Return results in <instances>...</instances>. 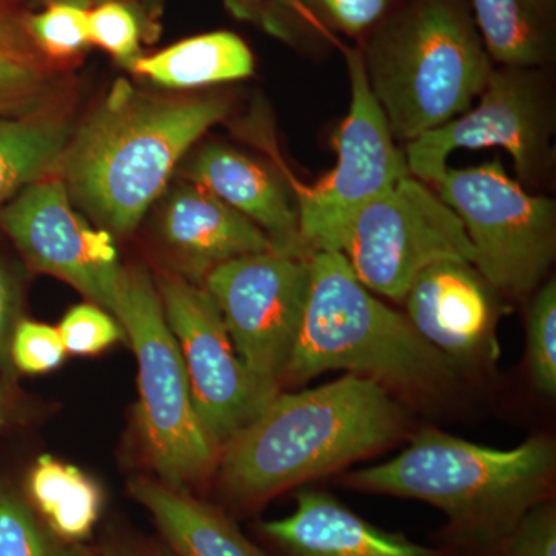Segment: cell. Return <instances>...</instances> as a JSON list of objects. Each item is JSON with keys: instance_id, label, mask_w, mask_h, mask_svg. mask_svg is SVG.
Returning a JSON list of instances; mask_svg holds the SVG:
<instances>
[{"instance_id": "cell-30", "label": "cell", "mask_w": 556, "mask_h": 556, "mask_svg": "<svg viewBox=\"0 0 556 556\" xmlns=\"http://www.w3.org/2000/svg\"><path fill=\"white\" fill-rule=\"evenodd\" d=\"M497 556H556V504L552 497L526 511Z\"/></svg>"}, {"instance_id": "cell-3", "label": "cell", "mask_w": 556, "mask_h": 556, "mask_svg": "<svg viewBox=\"0 0 556 556\" xmlns=\"http://www.w3.org/2000/svg\"><path fill=\"white\" fill-rule=\"evenodd\" d=\"M228 113L223 98L156 100L116 84L70 139L61 160L65 188L102 225L130 232L182 155Z\"/></svg>"}, {"instance_id": "cell-15", "label": "cell", "mask_w": 556, "mask_h": 556, "mask_svg": "<svg viewBox=\"0 0 556 556\" xmlns=\"http://www.w3.org/2000/svg\"><path fill=\"white\" fill-rule=\"evenodd\" d=\"M258 532L276 556H455L380 529L320 490L299 492L294 511L262 522Z\"/></svg>"}, {"instance_id": "cell-2", "label": "cell", "mask_w": 556, "mask_h": 556, "mask_svg": "<svg viewBox=\"0 0 556 556\" xmlns=\"http://www.w3.org/2000/svg\"><path fill=\"white\" fill-rule=\"evenodd\" d=\"M555 464L547 437L500 450L422 428L394 459L343 482L358 492L431 504L447 517L442 547L455 556H497L526 511L552 497Z\"/></svg>"}, {"instance_id": "cell-28", "label": "cell", "mask_w": 556, "mask_h": 556, "mask_svg": "<svg viewBox=\"0 0 556 556\" xmlns=\"http://www.w3.org/2000/svg\"><path fill=\"white\" fill-rule=\"evenodd\" d=\"M67 356L58 328L22 320L11 338V364L25 375H43L60 368Z\"/></svg>"}, {"instance_id": "cell-32", "label": "cell", "mask_w": 556, "mask_h": 556, "mask_svg": "<svg viewBox=\"0 0 556 556\" xmlns=\"http://www.w3.org/2000/svg\"><path fill=\"white\" fill-rule=\"evenodd\" d=\"M0 60L40 68V51L9 0H0Z\"/></svg>"}, {"instance_id": "cell-29", "label": "cell", "mask_w": 556, "mask_h": 556, "mask_svg": "<svg viewBox=\"0 0 556 556\" xmlns=\"http://www.w3.org/2000/svg\"><path fill=\"white\" fill-rule=\"evenodd\" d=\"M90 42L119 61H134L139 50V24L129 7L119 0H105L89 11Z\"/></svg>"}, {"instance_id": "cell-13", "label": "cell", "mask_w": 556, "mask_h": 556, "mask_svg": "<svg viewBox=\"0 0 556 556\" xmlns=\"http://www.w3.org/2000/svg\"><path fill=\"white\" fill-rule=\"evenodd\" d=\"M0 226L33 268L67 281L113 314L124 273L115 240L73 211L62 179H38L22 189L0 211Z\"/></svg>"}, {"instance_id": "cell-9", "label": "cell", "mask_w": 556, "mask_h": 556, "mask_svg": "<svg viewBox=\"0 0 556 556\" xmlns=\"http://www.w3.org/2000/svg\"><path fill=\"white\" fill-rule=\"evenodd\" d=\"M339 252L369 291L402 302L415 278L441 262L473 265L463 223L412 175L365 204L339 239Z\"/></svg>"}, {"instance_id": "cell-25", "label": "cell", "mask_w": 556, "mask_h": 556, "mask_svg": "<svg viewBox=\"0 0 556 556\" xmlns=\"http://www.w3.org/2000/svg\"><path fill=\"white\" fill-rule=\"evenodd\" d=\"M527 358L533 386L547 397L556 394V281L551 278L532 294L527 313Z\"/></svg>"}, {"instance_id": "cell-6", "label": "cell", "mask_w": 556, "mask_h": 556, "mask_svg": "<svg viewBox=\"0 0 556 556\" xmlns=\"http://www.w3.org/2000/svg\"><path fill=\"white\" fill-rule=\"evenodd\" d=\"M116 320L138 362L139 427L164 485L182 492L217 470L222 448L201 422L188 372L170 331L159 289L142 268H124Z\"/></svg>"}, {"instance_id": "cell-19", "label": "cell", "mask_w": 556, "mask_h": 556, "mask_svg": "<svg viewBox=\"0 0 556 556\" xmlns=\"http://www.w3.org/2000/svg\"><path fill=\"white\" fill-rule=\"evenodd\" d=\"M468 2L493 64L551 68L556 56V0Z\"/></svg>"}, {"instance_id": "cell-1", "label": "cell", "mask_w": 556, "mask_h": 556, "mask_svg": "<svg viewBox=\"0 0 556 556\" xmlns=\"http://www.w3.org/2000/svg\"><path fill=\"white\" fill-rule=\"evenodd\" d=\"M396 396L375 380L348 375L280 394L219 455L226 493L251 508L292 486L382 452L407 433Z\"/></svg>"}, {"instance_id": "cell-36", "label": "cell", "mask_w": 556, "mask_h": 556, "mask_svg": "<svg viewBox=\"0 0 556 556\" xmlns=\"http://www.w3.org/2000/svg\"><path fill=\"white\" fill-rule=\"evenodd\" d=\"M152 556H161V555H152Z\"/></svg>"}, {"instance_id": "cell-10", "label": "cell", "mask_w": 556, "mask_h": 556, "mask_svg": "<svg viewBox=\"0 0 556 556\" xmlns=\"http://www.w3.org/2000/svg\"><path fill=\"white\" fill-rule=\"evenodd\" d=\"M351 83L346 118L334 135L336 166L314 186L291 181L306 254L336 251L343 230L365 204L409 175L404 150L369 89L358 47H342Z\"/></svg>"}, {"instance_id": "cell-4", "label": "cell", "mask_w": 556, "mask_h": 556, "mask_svg": "<svg viewBox=\"0 0 556 556\" xmlns=\"http://www.w3.org/2000/svg\"><path fill=\"white\" fill-rule=\"evenodd\" d=\"M358 50L391 134L405 144L470 110L495 67L468 0H404Z\"/></svg>"}, {"instance_id": "cell-26", "label": "cell", "mask_w": 556, "mask_h": 556, "mask_svg": "<svg viewBox=\"0 0 556 556\" xmlns=\"http://www.w3.org/2000/svg\"><path fill=\"white\" fill-rule=\"evenodd\" d=\"M28 35L40 53L67 58L90 43L89 11L75 2H54L25 20Z\"/></svg>"}, {"instance_id": "cell-12", "label": "cell", "mask_w": 556, "mask_h": 556, "mask_svg": "<svg viewBox=\"0 0 556 556\" xmlns=\"http://www.w3.org/2000/svg\"><path fill=\"white\" fill-rule=\"evenodd\" d=\"M159 294L185 362L193 405L208 437L223 448L278 390L260 382L244 367L206 289L178 274H163Z\"/></svg>"}, {"instance_id": "cell-11", "label": "cell", "mask_w": 556, "mask_h": 556, "mask_svg": "<svg viewBox=\"0 0 556 556\" xmlns=\"http://www.w3.org/2000/svg\"><path fill=\"white\" fill-rule=\"evenodd\" d=\"M309 257L262 252L223 263L204 277L244 367L277 390L305 314Z\"/></svg>"}, {"instance_id": "cell-24", "label": "cell", "mask_w": 556, "mask_h": 556, "mask_svg": "<svg viewBox=\"0 0 556 556\" xmlns=\"http://www.w3.org/2000/svg\"><path fill=\"white\" fill-rule=\"evenodd\" d=\"M0 556H93L35 517L20 497L0 492Z\"/></svg>"}, {"instance_id": "cell-17", "label": "cell", "mask_w": 556, "mask_h": 556, "mask_svg": "<svg viewBox=\"0 0 556 556\" xmlns=\"http://www.w3.org/2000/svg\"><path fill=\"white\" fill-rule=\"evenodd\" d=\"M164 237L195 277H206L230 260L274 251L258 226L199 185L185 186L172 195Z\"/></svg>"}, {"instance_id": "cell-31", "label": "cell", "mask_w": 556, "mask_h": 556, "mask_svg": "<svg viewBox=\"0 0 556 556\" xmlns=\"http://www.w3.org/2000/svg\"><path fill=\"white\" fill-rule=\"evenodd\" d=\"M42 91L40 68L0 60V116L31 108Z\"/></svg>"}, {"instance_id": "cell-34", "label": "cell", "mask_w": 556, "mask_h": 556, "mask_svg": "<svg viewBox=\"0 0 556 556\" xmlns=\"http://www.w3.org/2000/svg\"><path fill=\"white\" fill-rule=\"evenodd\" d=\"M268 0H225L226 7L240 20L260 21Z\"/></svg>"}, {"instance_id": "cell-33", "label": "cell", "mask_w": 556, "mask_h": 556, "mask_svg": "<svg viewBox=\"0 0 556 556\" xmlns=\"http://www.w3.org/2000/svg\"><path fill=\"white\" fill-rule=\"evenodd\" d=\"M17 295L13 280L0 266V368H10V345L17 325Z\"/></svg>"}, {"instance_id": "cell-18", "label": "cell", "mask_w": 556, "mask_h": 556, "mask_svg": "<svg viewBox=\"0 0 556 556\" xmlns=\"http://www.w3.org/2000/svg\"><path fill=\"white\" fill-rule=\"evenodd\" d=\"M130 493L179 556H269L218 508L170 486L137 479Z\"/></svg>"}, {"instance_id": "cell-21", "label": "cell", "mask_w": 556, "mask_h": 556, "mask_svg": "<svg viewBox=\"0 0 556 556\" xmlns=\"http://www.w3.org/2000/svg\"><path fill=\"white\" fill-rule=\"evenodd\" d=\"M404 0H268L260 22L278 38L361 42Z\"/></svg>"}, {"instance_id": "cell-35", "label": "cell", "mask_w": 556, "mask_h": 556, "mask_svg": "<svg viewBox=\"0 0 556 556\" xmlns=\"http://www.w3.org/2000/svg\"><path fill=\"white\" fill-rule=\"evenodd\" d=\"M2 416H3V399H2V391H0V424H2Z\"/></svg>"}, {"instance_id": "cell-7", "label": "cell", "mask_w": 556, "mask_h": 556, "mask_svg": "<svg viewBox=\"0 0 556 556\" xmlns=\"http://www.w3.org/2000/svg\"><path fill=\"white\" fill-rule=\"evenodd\" d=\"M437 188L463 223L473 266L490 287L514 299L530 298L555 260V200L527 192L500 159L466 169L448 167Z\"/></svg>"}, {"instance_id": "cell-23", "label": "cell", "mask_w": 556, "mask_h": 556, "mask_svg": "<svg viewBox=\"0 0 556 556\" xmlns=\"http://www.w3.org/2000/svg\"><path fill=\"white\" fill-rule=\"evenodd\" d=\"M68 142V126L60 119L0 116V204L60 163Z\"/></svg>"}, {"instance_id": "cell-16", "label": "cell", "mask_w": 556, "mask_h": 556, "mask_svg": "<svg viewBox=\"0 0 556 556\" xmlns=\"http://www.w3.org/2000/svg\"><path fill=\"white\" fill-rule=\"evenodd\" d=\"M190 178L258 226L274 251L309 257L300 241L294 190L265 164L228 146L212 144L193 161Z\"/></svg>"}, {"instance_id": "cell-5", "label": "cell", "mask_w": 556, "mask_h": 556, "mask_svg": "<svg viewBox=\"0 0 556 556\" xmlns=\"http://www.w3.org/2000/svg\"><path fill=\"white\" fill-rule=\"evenodd\" d=\"M305 314L283 382L332 369L375 380L397 397L439 396L457 368L413 328L405 314L372 295L339 252H314Z\"/></svg>"}, {"instance_id": "cell-14", "label": "cell", "mask_w": 556, "mask_h": 556, "mask_svg": "<svg viewBox=\"0 0 556 556\" xmlns=\"http://www.w3.org/2000/svg\"><path fill=\"white\" fill-rule=\"evenodd\" d=\"M402 302L413 328L457 368L495 357V289L470 263L430 266Z\"/></svg>"}, {"instance_id": "cell-8", "label": "cell", "mask_w": 556, "mask_h": 556, "mask_svg": "<svg viewBox=\"0 0 556 556\" xmlns=\"http://www.w3.org/2000/svg\"><path fill=\"white\" fill-rule=\"evenodd\" d=\"M478 98L477 108L405 144L409 175L437 186L456 150L501 148L514 159L522 185L551 182L556 127L551 68L497 65Z\"/></svg>"}, {"instance_id": "cell-22", "label": "cell", "mask_w": 556, "mask_h": 556, "mask_svg": "<svg viewBox=\"0 0 556 556\" xmlns=\"http://www.w3.org/2000/svg\"><path fill=\"white\" fill-rule=\"evenodd\" d=\"M28 493L43 525L54 535L78 544L93 532L102 510V492L80 468L42 455L28 477Z\"/></svg>"}, {"instance_id": "cell-27", "label": "cell", "mask_w": 556, "mask_h": 556, "mask_svg": "<svg viewBox=\"0 0 556 556\" xmlns=\"http://www.w3.org/2000/svg\"><path fill=\"white\" fill-rule=\"evenodd\" d=\"M58 331L67 353L93 356L118 342L124 329L97 303H80L65 314Z\"/></svg>"}, {"instance_id": "cell-20", "label": "cell", "mask_w": 556, "mask_h": 556, "mask_svg": "<svg viewBox=\"0 0 556 556\" xmlns=\"http://www.w3.org/2000/svg\"><path fill=\"white\" fill-rule=\"evenodd\" d=\"M131 70L172 89H195L249 78L254 56L240 36L214 31L175 43L152 56L135 58Z\"/></svg>"}]
</instances>
